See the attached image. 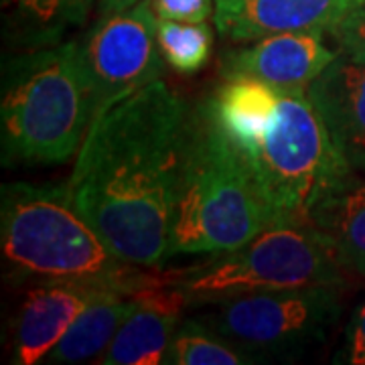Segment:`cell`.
I'll return each instance as SVG.
<instances>
[{
  "label": "cell",
  "mask_w": 365,
  "mask_h": 365,
  "mask_svg": "<svg viewBox=\"0 0 365 365\" xmlns=\"http://www.w3.org/2000/svg\"><path fill=\"white\" fill-rule=\"evenodd\" d=\"M189 106L153 81L91 122L67 182L73 205L120 262L173 258V213Z\"/></svg>",
  "instance_id": "1"
},
{
  "label": "cell",
  "mask_w": 365,
  "mask_h": 365,
  "mask_svg": "<svg viewBox=\"0 0 365 365\" xmlns=\"http://www.w3.org/2000/svg\"><path fill=\"white\" fill-rule=\"evenodd\" d=\"M0 242L13 274L35 284L136 292L150 278L110 252L73 205L67 185H2Z\"/></svg>",
  "instance_id": "2"
},
{
  "label": "cell",
  "mask_w": 365,
  "mask_h": 365,
  "mask_svg": "<svg viewBox=\"0 0 365 365\" xmlns=\"http://www.w3.org/2000/svg\"><path fill=\"white\" fill-rule=\"evenodd\" d=\"M278 225L246 157L201 104L191 112L173 213V254H225Z\"/></svg>",
  "instance_id": "3"
},
{
  "label": "cell",
  "mask_w": 365,
  "mask_h": 365,
  "mask_svg": "<svg viewBox=\"0 0 365 365\" xmlns=\"http://www.w3.org/2000/svg\"><path fill=\"white\" fill-rule=\"evenodd\" d=\"M2 163L55 165L78 153L93 122V98L79 43L16 53L2 67Z\"/></svg>",
  "instance_id": "4"
},
{
  "label": "cell",
  "mask_w": 365,
  "mask_h": 365,
  "mask_svg": "<svg viewBox=\"0 0 365 365\" xmlns=\"http://www.w3.org/2000/svg\"><path fill=\"white\" fill-rule=\"evenodd\" d=\"M242 155L276 223L311 225L314 207L353 175L307 90H280L272 130Z\"/></svg>",
  "instance_id": "5"
},
{
  "label": "cell",
  "mask_w": 365,
  "mask_h": 365,
  "mask_svg": "<svg viewBox=\"0 0 365 365\" xmlns=\"http://www.w3.org/2000/svg\"><path fill=\"white\" fill-rule=\"evenodd\" d=\"M343 282V266L327 237L309 223H278L220 260L177 278L189 304L284 288Z\"/></svg>",
  "instance_id": "6"
},
{
  "label": "cell",
  "mask_w": 365,
  "mask_h": 365,
  "mask_svg": "<svg viewBox=\"0 0 365 365\" xmlns=\"http://www.w3.org/2000/svg\"><path fill=\"white\" fill-rule=\"evenodd\" d=\"M211 307L207 313L195 314L197 319L258 361L297 355L323 341L341 313L335 284L252 292Z\"/></svg>",
  "instance_id": "7"
},
{
  "label": "cell",
  "mask_w": 365,
  "mask_h": 365,
  "mask_svg": "<svg viewBox=\"0 0 365 365\" xmlns=\"http://www.w3.org/2000/svg\"><path fill=\"white\" fill-rule=\"evenodd\" d=\"M153 2L140 0L128 11L102 16L79 43L93 98V120L165 71Z\"/></svg>",
  "instance_id": "8"
},
{
  "label": "cell",
  "mask_w": 365,
  "mask_h": 365,
  "mask_svg": "<svg viewBox=\"0 0 365 365\" xmlns=\"http://www.w3.org/2000/svg\"><path fill=\"white\" fill-rule=\"evenodd\" d=\"M136 309L128 314L96 361L100 365H158L165 364L170 339L181 323L182 309L189 307L177 278L150 276L136 292Z\"/></svg>",
  "instance_id": "9"
},
{
  "label": "cell",
  "mask_w": 365,
  "mask_h": 365,
  "mask_svg": "<svg viewBox=\"0 0 365 365\" xmlns=\"http://www.w3.org/2000/svg\"><path fill=\"white\" fill-rule=\"evenodd\" d=\"M323 35L321 31H297L258 39L223 59V76L260 79L278 90H307L339 55Z\"/></svg>",
  "instance_id": "10"
},
{
  "label": "cell",
  "mask_w": 365,
  "mask_h": 365,
  "mask_svg": "<svg viewBox=\"0 0 365 365\" xmlns=\"http://www.w3.org/2000/svg\"><path fill=\"white\" fill-rule=\"evenodd\" d=\"M359 0H215V26L232 41H258L278 33H333Z\"/></svg>",
  "instance_id": "11"
},
{
  "label": "cell",
  "mask_w": 365,
  "mask_h": 365,
  "mask_svg": "<svg viewBox=\"0 0 365 365\" xmlns=\"http://www.w3.org/2000/svg\"><path fill=\"white\" fill-rule=\"evenodd\" d=\"M353 170H365V61L341 51L307 88Z\"/></svg>",
  "instance_id": "12"
},
{
  "label": "cell",
  "mask_w": 365,
  "mask_h": 365,
  "mask_svg": "<svg viewBox=\"0 0 365 365\" xmlns=\"http://www.w3.org/2000/svg\"><path fill=\"white\" fill-rule=\"evenodd\" d=\"M102 290L108 288L91 290L76 284H35L26 292L25 302L14 319L11 361L16 365L43 361L63 339L79 313Z\"/></svg>",
  "instance_id": "13"
},
{
  "label": "cell",
  "mask_w": 365,
  "mask_h": 365,
  "mask_svg": "<svg viewBox=\"0 0 365 365\" xmlns=\"http://www.w3.org/2000/svg\"><path fill=\"white\" fill-rule=\"evenodd\" d=\"M209 118L237 150L246 153L272 130L280 90L260 79L234 76L205 102Z\"/></svg>",
  "instance_id": "14"
},
{
  "label": "cell",
  "mask_w": 365,
  "mask_h": 365,
  "mask_svg": "<svg viewBox=\"0 0 365 365\" xmlns=\"http://www.w3.org/2000/svg\"><path fill=\"white\" fill-rule=\"evenodd\" d=\"M136 309V297L124 288H108L98 292L79 313L63 339L45 355L43 364L63 365L98 361L128 314Z\"/></svg>",
  "instance_id": "15"
},
{
  "label": "cell",
  "mask_w": 365,
  "mask_h": 365,
  "mask_svg": "<svg viewBox=\"0 0 365 365\" xmlns=\"http://www.w3.org/2000/svg\"><path fill=\"white\" fill-rule=\"evenodd\" d=\"M343 268L365 276V181H345L311 215Z\"/></svg>",
  "instance_id": "16"
},
{
  "label": "cell",
  "mask_w": 365,
  "mask_h": 365,
  "mask_svg": "<svg viewBox=\"0 0 365 365\" xmlns=\"http://www.w3.org/2000/svg\"><path fill=\"white\" fill-rule=\"evenodd\" d=\"M96 0H2L6 37L25 49L61 43L69 29L88 21Z\"/></svg>",
  "instance_id": "17"
},
{
  "label": "cell",
  "mask_w": 365,
  "mask_h": 365,
  "mask_svg": "<svg viewBox=\"0 0 365 365\" xmlns=\"http://www.w3.org/2000/svg\"><path fill=\"white\" fill-rule=\"evenodd\" d=\"M165 364L173 365H244L258 364V359L225 339L217 331H213L197 317L185 319L179 323Z\"/></svg>",
  "instance_id": "18"
},
{
  "label": "cell",
  "mask_w": 365,
  "mask_h": 365,
  "mask_svg": "<svg viewBox=\"0 0 365 365\" xmlns=\"http://www.w3.org/2000/svg\"><path fill=\"white\" fill-rule=\"evenodd\" d=\"M157 39L167 66L185 76L203 69L213 49V33L205 23L158 19Z\"/></svg>",
  "instance_id": "19"
},
{
  "label": "cell",
  "mask_w": 365,
  "mask_h": 365,
  "mask_svg": "<svg viewBox=\"0 0 365 365\" xmlns=\"http://www.w3.org/2000/svg\"><path fill=\"white\" fill-rule=\"evenodd\" d=\"M331 35L337 39L341 51L357 61H365V0H359L341 19V23Z\"/></svg>",
  "instance_id": "20"
},
{
  "label": "cell",
  "mask_w": 365,
  "mask_h": 365,
  "mask_svg": "<svg viewBox=\"0 0 365 365\" xmlns=\"http://www.w3.org/2000/svg\"><path fill=\"white\" fill-rule=\"evenodd\" d=\"M158 19L181 23H205L215 11V0H153Z\"/></svg>",
  "instance_id": "21"
},
{
  "label": "cell",
  "mask_w": 365,
  "mask_h": 365,
  "mask_svg": "<svg viewBox=\"0 0 365 365\" xmlns=\"http://www.w3.org/2000/svg\"><path fill=\"white\" fill-rule=\"evenodd\" d=\"M343 361L353 365H365V300L353 314L351 325L347 331Z\"/></svg>",
  "instance_id": "22"
},
{
  "label": "cell",
  "mask_w": 365,
  "mask_h": 365,
  "mask_svg": "<svg viewBox=\"0 0 365 365\" xmlns=\"http://www.w3.org/2000/svg\"><path fill=\"white\" fill-rule=\"evenodd\" d=\"M98 2V11L100 16H108V14L122 13V11H128L134 4H138L140 0H96Z\"/></svg>",
  "instance_id": "23"
}]
</instances>
